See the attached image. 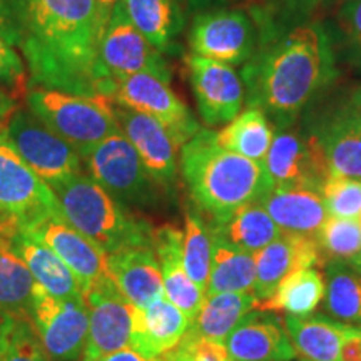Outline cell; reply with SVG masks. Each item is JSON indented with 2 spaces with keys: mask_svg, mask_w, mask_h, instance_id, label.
Returning <instances> with one entry per match:
<instances>
[{
  "mask_svg": "<svg viewBox=\"0 0 361 361\" xmlns=\"http://www.w3.org/2000/svg\"><path fill=\"white\" fill-rule=\"evenodd\" d=\"M13 322H16V318H12L11 314L0 311V361H2L4 355H6V350L8 345V335H11Z\"/></svg>",
  "mask_w": 361,
  "mask_h": 361,
  "instance_id": "7dc6e473",
  "label": "cell"
},
{
  "mask_svg": "<svg viewBox=\"0 0 361 361\" xmlns=\"http://www.w3.org/2000/svg\"><path fill=\"white\" fill-rule=\"evenodd\" d=\"M30 322L45 355L52 361H80L89 333L84 300H62L35 283Z\"/></svg>",
  "mask_w": 361,
  "mask_h": 361,
  "instance_id": "7c38bea8",
  "label": "cell"
},
{
  "mask_svg": "<svg viewBox=\"0 0 361 361\" xmlns=\"http://www.w3.org/2000/svg\"><path fill=\"white\" fill-rule=\"evenodd\" d=\"M324 308L338 322L361 326V269L346 261L324 264Z\"/></svg>",
  "mask_w": 361,
  "mask_h": 361,
  "instance_id": "836d02e7",
  "label": "cell"
},
{
  "mask_svg": "<svg viewBox=\"0 0 361 361\" xmlns=\"http://www.w3.org/2000/svg\"><path fill=\"white\" fill-rule=\"evenodd\" d=\"M22 0H0V35L16 47L17 17Z\"/></svg>",
  "mask_w": 361,
  "mask_h": 361,
  "instance_id": "7bdbcfd3",
  "label": "cell"
},
{
  "mask_svg": "<svg viewBox=\"0 0 361 361\" xmlns=\"http://www.w3.org/2000/svg\"><path fill=\"white\" fill-rule=\"evenodd\" d=\"M2 361H52L40 346L30 318H16Z\"/></svg>",
  "mask_w": 361,
  "mask_h": 361,
  "instance_id": "f35d334b",
  "label": "cell"
},
{
  "mask_svg": "<svg viewBox=\"0 0 361 361\" xmlns=\"http://www.w3.org/2000/svg\"><path fill=\"white\" fill-rule=\"evenodd\" d=\"M234 361H291L296 350L283 319L269 311L255 310L226 338Z\"/></svg>",
  "mask_w": 361,
  "mask_h": 361,
  "instance_id": "ffe728a7",
  "label": "cell"
},
{
  "mask_svg": "<svg viewBox=\"0 0 361 361\" xmlns=\"http://www.w3.org/2000/svg\"><path fill=\"white\" fill-rule=\"evenodd\" d=\"M161 360L162 361H178L174 358V355L171 353V351H168V353H164V355H161Z\"/></svg>",
  "mask_w": 361,
  "mask_h": 361,
  "instance_id": "816d5d0a",
  "label": "cell"
},
{
  "mask_svg": "<svg viewBox=\"0 0 361 361\" xmlns=\"http://www.w3.org/2000/svg\"><path fill=\"white\" fill-rule=\"evenodd\" d=\"M99 74L101 85L106 80L134 74H152L171 82V71L164 56L139 32L121 4L112 11L104 30L99 49Z\"/></svg>",
  "mask_w": 361,
  "mask_h": 361,
  "instance_id": "30bf717a",
  "label": "cell"
},
{
  "mask_svg": "<svg viewBox=\"0 0 361 361\" xmlns=\"http://www.w3.org/2000/svg\"><path fill=\"white\" fill-rule=\"evenodd\" d=\"M62 219L106 252L130 246H152L154 228L130 213L89 174L79 173L54 184Z\"/></svg>",
  "mask_w": 361,
  "mask_h": 361,
  "instance_id": "277c9868",
  "label": "cell"
},
{
  "mask_svg": "<svg viewBox=\"0 0 361 361\" xmlns=\"http://www.w3.org/2000/svg\"><path fill=\"white\" fill-rule=\"evenodd\" d=\"M271 184L281 188H311L322 191L331 173L322 147L305 129L274 130L264 159Z\"/></svg>",
  "mask_w": 361,
  "mask_h": 361,
  "instance_id": "9a60e30c",
  "label": "cell"
},
{
  "mask_svg": "<svg viewBox=\"0 0 361 361\" xmlns=\"http://www.w3.org/2000/svg\"><path fill=\"white\" fill-rule=\"evenodd\" d=\"M301 361H306V360H301Z\"/></svg>",
  "mask_w": 361,
  "mask_h": 361,
  "instance_id": "11a10c76",
  "label": "cell"
},
{
  "mask_svg": "<svg viewBox=\"0 0 361 361\" xmlns=\"http://www.w3.org/2000/svg\"><path fill=\"white\" fill-rule=\"evenodd\" d=\"M25 102L27 109L69 142L80 157L119 130L114 106L104 97L29 87Z\"/></svg>",
  "mask_w": 361,
  "mask_h": 361,
  "instance_id": "5b68a950",
  "label": "cell"
},
{
  "mask_svg": "<svg viewBox=\"0 0 361 361\" xmlns=\"http://www.w3.org/2000/svg\"><path fill=\"white\" fill-rule=\"evenodd\" d=\"M121 2H123V0H96L97 8H99V12H101L102 19L106 22L109 20L112 11H114V8L119 6Z\"/></svg>",
  "mask_w": 361,
  "mask_h": 361,
  "instance_id": "681fc988",
  "label": "cell"
},
{
  "mask_svg": "<svg viewBox=\"0 0 361 361\" xmlns=\"http://www.w3.org/2000/svg\"><path fill=\"white\" fill-rule=\"evenodd\" d=\"M213 256V233L204 216L197 209H188L184 214L183 263L184 269L201 290L206 291Z\"/></svg>",
  "mask_w": 361,
  "mask_h": 361,
  "instance_id": "e575fe53",
  "label": "cell"
},
{
  "mask_svg": "<svg viewBox=\"0 0 361 361\" xmlns=\"http://www.w3.org/2000/svg\"><path fill=\"white\" fill-rule=\"evenodd\" d=\"M274 7H278L281 13L286 16L293 24H300L310 17V13L319 6L322 0H269Z\"/></svg>",
  "mask_w": 361,
  "mask_h": 361,
  "instance_id": "b9f144b4",
  "label": "cell"
},
{
  "mask_svg": "<svg viewBox=\"0 0 361 361\" xmlns=\"http://www.w3.org/2000/svg\"><path fill=\"white\" fill-rule=\"evenodd\" d=\"M283 322L296 353L306 361H341V345L353 328V324L310 314H286Z\"/></svg>",
  "mask_w": 361,
  "mask_h": 361,
  "instance_id": "484cf974",
  "label": "cell"
},
{
  "mask_svg": "<svg viewBox=\"0 0 361 361\" xmlns=\"http://www.w3.org/2000/svg\"><path fill=\"white\" fill-rule=\"evenodd\" d=\"M188 69L202 123L209 128L226 126L239 116L245 104V84L233 66L191 54Z\"/></svg>",
  "mask_w": 361,
  "mask_h": 361,
  "instance_id": "2e32d148",
  "label": "cell"
},
{
  "mask_svg": "<svg viewBox=\"0 0 361 361\" xmlns=\"http://www.w3.org/2000/svg\"><path fill=\"white\" fill-rule=\"evenodd\" d=\"M258 298L250 293H219L206 296L189 329L209 340L224 343L239 322L258 308Z\"/></svg>",
  "mask_w": 361,
  "mask_h": 361,
  "instance_id": "4dcf8cb0",
  "label": "cell"
},
{
  "mask_svg": "<svg viewBox=\"0 0 361 361\" xmlns=\"http://www.w3.org/2000/svg\"><path fill=\"white\" fill-rule=\"evenodd\" d=\"M99 96L116 106L142 112L159 121L178 149L191 141L201 129L189 107L171 89L169 80L157 75L134 74L129 78L106 80L99 87Z\"/></svg>",
  "mask_w": 361,
  "mask_h": 361,
  "instance_id": "52a82bcc",
  "label": "cell"
},
{
  "mask_svg": "<svg viewBox=\"0 0 361 361\" xmlns=\"http://www.w3.org/2000/svg\"><path fill=\"white\" fill-rule=\"evenodd\" d=\"M17 109H19V107H17L16 99L8 96L6 90L0 87V134L4 133V129H6L8 119H11L12 114Z\"/></svg>",
  "mask_w": 361,
  "mask_h": 361,
  "instance_id": "f6af8a7d",
  "label": "cell"
},
{
  "mask_svg": "<svg viewBox=\"0 0 361 361\" xmlns=\"http://www.w3.org/2000/svg\"><path fill=\"white\" fill-rule=\"evenodd\" d=\"M255 259V296L258 301L266 300L293 271L326 264L314 236L288 231H283L273 243L256 252Z\"/></svg>",
  "mask_w": 361,
  "mask_h": 361,
  "instance_id": "d6986e66",
  "label": "cell"
},
{
  "mask_svg": "<svg viewBox=\"0 0 361 361\" xmlns=\"http://www.w3.org/2000/svg\"><path fill=\"white\" fill-rule=\"evenodd\" d=\"M0 211L19 221L22 228L47 216H61L52 188L39 178L0 135ZM62 218V216H61Z\"/></svg>",
  "mask_w": 361,
  "mask_h": 361,
  "instance_id": "5bb4252c",
  "label": "cell"
},
{
  "mask_svg": "<svg viewBox=\"0 0 361 361\" xmlns=\"http://www.w3.org/2000/svg\"><path fill=\"white\" fill-rule=\"evenodd\" d=\"M152 250L159 259L162 279H164V296L171 303L194 322L206 300V291L201 290L189 278L183 263V231L173 226L154 228L152 233Z\"/></svg>",
  "mask_w": 361,
  "mask_h": 361,
  "instance_id": "7402d4cb",
  "label": "cell"
},
{
  "mask_svg": "<svg viewBox=\"0 0 361 361\" xmlns=\"http://www.w3.org/2000/svg\"><path fill=\"white\" fill-rule=\"evenodd\" d=\"M358 223H360V226H361V214H360V218H358Z\"/></svg>",
  "mask_w": 361,
  "mask_h": 361,
  "instance_id": "db71d44e",
  "label": "cell"
},
{
  "mask_svg": "<svg viewBox=\"0 0 361 361\" xmlns=\"http://www.w3.org/2000/svg\"><path fill=\"white\" fill-rule=\"evenodd\" d=\"M207 224L216 236L251 255H256L283 233V229L271 219L258 201L243 206L221 223L207 221Z\"/></svg>",
  "mask_w": 361,
  "mask_h": 361,
  "instance_id": "f1b7e54d",
  "label": "cell"
},
{
  "mask_svg": "<svg viewBox=\"0 0 361 361\" xmlns=\"http://www.w3.org/2000/svg\"><path fill=\"white\" fill-rule=\"evenodd\" d=\"M333 42L340 45L343 57L361 71V0H345L336 12ZM331 34V37H335Z\"/></svg>",
  "mask_w": 361,
  "mask_h": 361,
  "instance_id": "74e56055",
  "label": "cell"
},
{
  "mask_svg": "<svg viewBox=\"0 0 361 361\" xmlns=\"http://www.w3.org/2000/svg\"><path fill=\"white\" fill-rule=\"evenodd\" d=\"M107 274L137 308L164 296V279L152 246H130L107 252Z\"/></svg>",
  "mask_w": 361,
  "mask_h": 361,
  "instance_id": "44dd1931",
  "label": "cell"
},
{
  "mask_svg": "<svg viewBox=\"0 0 361 361\" xmlns=\"http://www.w3.org/2000/svg\"><path fill=\"white\" fill-rule=\"evenodd\" d=\"M121 6L139 32L162 56L180 52L178 37L183 32L184 16L178 0H123Z\"/></svg>",
  "mask_w": 361,
  "mask_h": 361,
  "instance_id": "4316f807",
  "label": "cell"
},
{
  "mask_svg": "<svg viewBox=\"0 0 361 361\" xmlns=\"http://www.w3.org/2000/svg\"><path fill=\"white\" fill-rule=\"evenodd\" d=\"M355 266H356V268H361V259H360V261H358V263H356Z\"/></svg>",
  "mask_w": 361,
  "mask_h": 361,
  "instance_id": "f5cc1de1",
  "label": "cell"
},
{
  "mask_svg": "<svg viewBox=\"0 0 361 361\" xmlns=\"http://www.w3.org/2000/svg\"><path fill=\"white\" fill-rule=\"evenodd\" d=\"M341 361H361V326H353L341 345Z\"/></svg>",
  "mask_w": 361,
  "mask_h": 361,
  "instance_id": "ee69618b",
  "label": "cell"
},
{
  "mask_svg": "<svg viewBox=\"0 0 361 361\" xmlns=\"http://www.w3.org/2000/svg\"><path fill=\"white\" fill-rule=\"evenodd\" d=\"M326 281L316 268L296 269L281 279L276 290L259 301V311H284L288 314L308 316L324 300Z\"/></svg>",
  "mask_w": 361,
  "mask_h": 361,
  "instance_id": "f546056e",
  "label": "cell"
},
{
  "mask_svg": "<svg viewBox=\"0 0 361 361\" xmlns=\"http://www.w3.org/2000/svg\"><path fill=\"white\" fill-rule=\"evenodd\" d=\"M35 281L12 239H0V311L12 318H30Z\"/></svg>",
  "mask_w": 361,
  "mask_h": 361,
  "instance_id": "d6a6232c",
  "label": "cell"
},
{
  "mask_svg": "<svg viewBox=\"0 0 361 361\" xmlns=\"http://www.w3.org/2000/svg\"><path fill=\"white\" fill-rule=\"evenodd\" d=\"M255 256L213 234V256H211V273L206 296L219 295V293L255 295Z\"/></svg>",
  "mask_w": 361,
  "mask_h": 361,
  "instance_id": "83f0119b",
  "label": "cell"
},
{
  "mask_svg": "<svg viewBox=\"0 0 361 361\" xmlns=\"http://www.w3.org/2000/svg\"><path fill=\"white\" fill-rule=\"evenodd\" d=\"M106 25L96 0H22L16 49L24 56L30 87L97 96Z\"/></svg>",
  "mask_w": 361,
  "mask_h": 361,
  "instance_id": "7a4b0ae2",
  "label": "cell"
},
{
  "mask_svg": "<svg viewBox=\"0 0 361 361\" xmlns=\"http://www.w3.org/2000/svg\"><path fill=\"white\" fill-rule=\"evenodd\" d=\"M179 6H188L191 8H206L213 6H221L226 0H178Z\"/></svg>",
  "mask_w": 361,
  "mask_h": 361,
  "instance_id": "f907efd6",
  "label": "cell"
},
{
  "mask_svg": "<svg viewBox=\"0 0 361 361\" xmlns=\"http://www.w3.org/2000/svg\"><path fill=\"white\" fill-rule=\"evenodd\" d=\"M358 269H361V268H358Z\"/></svg>",
  "mask_w": 361,
  "mask_h": 361,
  "instance_id": "9f6ffc18",
  "label": "cell"
},
{
  "mask_svg": "<svg viewBox=\"0 0 361 361\" xmlns=\"http://www.w3.org/2000/svg\"><path fill=\"white\" fill-rule=\"evenodd\" d=\"M20 229L19 221L0 211V239H12Z\"/></svg>",
  "mask_w": 361,
  "mask_h": 361,
  "instance_id": "c3c4849f",
  "label": "cell"
},
{
  "mask_svg": "<svg viewBox=\"0 0 361 361\" xmlns=\"http://www.w3.org/2000/svg\"><path fill=\"white\" fill-rule=\"evenodd\" d=\"M22 231L39 239L49 250L56 252L78 276L84 290L107 276V252L72 228L61 216H47L37 223L22 228Z\"/></svg>",
  "mask_w": 361,
  "mask_h": 361,
  "instance_id": "ac0fdd59",
  "label": "cell"
},
{
  "mask_svg": "<svg viewBox=\"0 0 361 361\" xmlns=\"http://www.w3.org/2000/svg\"><path fill=\"white\" fill-rule=\"evenodd\" d=\"M0 135L49 186L82 173L79 152L29 109L13 112Z\"/></svg>",
  "mask_w": 361,
  "mask_h": 361,
  "instance_id": "9c48e42d",
  "label": "cell"
},
{
  "mask_svg": "<svg viewBox=\"0 0 361 361\" xmlns=\"http://www.w3.org/2000/svg\"><path fill=\"white\" fill-rule=\"evenodd\" d=\"M258 202L283 231L314 236L328 218L322 191L271 186Z\"/></svg>",
  "mask_w": 361,
  "mask_h": 361,
  "instance_id": "cb8c5ba5",
  "label": "cell"
},
{
  "mask_svg": "<svg viewBox=\"0 0 361 361\" xmlns=\"http://www.w3.org/2000/svg\"><path fill=\"white\" fill-rule=\"evenodd\" d=\"M303 129L322 147L329 173L361 180V85L306 119Z\"/></svg>",
  "mask_w": 361,
  "mask_h": 361,
  "instance_id": "ba28073f",
  "label": "cell"
},
{
  "mask_svg": "<svg viewBox=\"0 0 361 361\" xmlns=\"http://www.w3.org/2000/svg\"><path fill=\"white\" fill-rule=\"evenodd\" d=\"M259 42L258 25L241 8H221L197 13L189 29L194 56L229 66H245Z\"/></svg>",
  "mask_w": 361,
  "mask_h": 361,
  "instance_id": "4fadbf2b",
  "label": "cell"
},
{
  "mask_svg": "<svg viewBox=\"0 0 361 361\" xmlns=\"http://www.w3.org/2000/svg\"><path fill=\"white\" fill-rule=\"evenodd\" d=\"M273 137V124L255 107L239 112L224 129L216 133V141L221 147L256 162H264Z\"/></svg>",
  "mask_w": 361,
  "mask_h": 361,
  "instance_id": "1f68e13d",
  "label": "cell"
},
{
  "mask_svg": "<svg viewBox=\"0 0 361 361\" xmlns=\"http://www.w3.org/2000/svg\"><path fill=\"white\" fill-rule=\"evenodd\" d=\"M179 168L194 206L209 223L228 219L273 186L264 162L221 147L211 129H200L180 147Z\"/></svg>",
  "mask_w": 361,
  "mask_h": 361,
  "instance_id": "3957f363",
  "label": "cell"
},
{
  "mask_svg": "<svg viewBox=\"0 0 361 361\" xmlns=\"http://www.w3.org/2000/svg\"><path fill=\"white\" fill-rule=\"evenodd\" d=\"M161 361H162V360H161Z\"/></svg>",
  "mask_w": 361,
  "mask_h": 361,
  "instance_id": "6f0895ef",
  "label": "cell"
},
{
  "mask_svg": "<svg viewBox=\"0 0 361 361\" xmlns=\"http://www.w3.org/2000/svg\"><path fill=\"white\" fill-rule=\"evenodd\" d=\"M322 196L328 216L358 219L361 214V180L331 174L324 180Z\"/></svg>",
  "mask_w": 361,
  "mask_h": 361,
  "instance_id": "8d00e7d4",
  "label": "cell"
},
{
  "mask_svg": "<svg viewBox=\"0 0 361 361\" xmlns=\"http://www.w3.org/2000/svg\"><path fill=\"white\" fill-rule=\"evenodd\" d=\"M87 174L128 207L159 206L162 189L144 168L141 157L121 129L82 157Z\"/></svg>",
  "mask_w": 361,
  "mask_h": 361,
  "instance_id": "8992f818",
  "label": "cell"
},
{
  "mask_svg": "<svg viewBox=\"0 0 361 361\" xmlns=\"http://www.w3.org/2000/svg\"><path fill=\"white\" fill-rule=\"evenodd\" d=\"M99 361H161V356H157V358H147V356L137 353V351L133 348H124L116 351V353L104 356V358Z\"/></svg>",
  "mask_w": 361,
  "mask_h": 361,
  "instance_id": "bcb514c9",
  "label": "cell"
},
{
  "mask_svg": "<svg viewBox=\"0 0 361 361\" xmlns=\"http://www.w3.org/2000/svg\"><path fill=\"white\" fill-rule=\"evenodd\" d=\"M171 353L178 361H234L223 341L209 340L191 329Z\"/></svg>",
  "mask_w": 361,
  "mask_h": 361,
  "instance_id": "ab89813d",
  "label": "cell"
},
{
  "mask_svg": "<svg viewBox=\"0 0 361 361\" xmlns=\"http://www.w3.org/2000/svg\"><path fill=\"white\" fill-rule=\"evenodd\" d=\"M82 298L89 313V333L80 361H99L130 348L139 308L119 291L109 274L85 288Z\"/></svg>",
  "mask_w": 361,
  "mask_h": 361,
  "instance_id": "8fae6325",
  "label": "cell"
},
{
  "mask_svg": "<svg viewBox=\"0 0 361 361\" xmlns=\"http://www.w3.org/2000/svg\"><path fill=\"white\" fill-rule=\"evenodd\" d=\"M12 246L17 255L25 261L34 281L42 286L49 295L62 298V300H84V288L78 276L44 243L20 229L12 238Z\"/></svg>",
  "mask_w": 361,
  "mask_h": 361,
  "instance_id": "d4e9b609",
  "label": "cell"
},
{
  "mask_svg": "<svg viewBox=\"0 0 361 361\" xmlns=\"http://www.w3.org/2000/svg\"><path fill=\"white\" fill-rule=\"evenodd\" d=\"M324 261L340 259L356 264L361 259V226L358 219L328 216L322 228L314 233Z\"/></svg>",
  "mask_w": 361,
  "mask_h": 361,
  "instance_id": "d590c367",
  "label": "cell"
},
{
  "mask_svg": "<svg viewBox=\"0 0 361 361\" xmlns=\"http://www.w3.org/2000/svg\"><path fill=\"white\" fill-rule=\"evenodd\" d=\"M336 78L331 32L311 20L284 30L261 25L258 47L241 71L246 107L263 112L274 130L293 128Z\"/></svg>",
  "mask_w": 361,
  "mask_h": 361,
  "instance_id": "6da1fadb",
  "label": "cell"
},
{
  "mask_svg": "<svg viewBox=\"0 0 361 361\" xmlns=\"http://www.w3.org/2000/svg\"><path fill=\"white\" fill-rule=\"evenodd\" d=\"M189 328L188 316L168 298L161 296L146 308L137 310L130 348L147 358H157L176 348Z\"/></svg>",
  "mask_w": 361,
  "mask_h": 361,
  "instance_id": "603a6c76",
  "label": "cell"
},
{
  "mask_svg": "<svg viewBox=\"0 0 361 361\" xmlns=\"http://www.w3.org/2000/svg\"><path fill=\"white\" fill-rule=\"evenodd\" d=\"M114 106V114L128 141L133 144L144 168L162 191L173 194L178 183V146L159 121L142 112Z\"/></svg>",
  "mask_w": 361,
  "mask_h": 361,
  "instance_id": "e0dca14e",
  "label": "cell"
},
{
  "mask_svg": "<svg viewBox=\"0 0 361 361\" xmlns=\"http://www.w3.org/2000/svg\"><path fill=\"white\" fill-rule=\"evenodd\" d=\"M27 69L17 49L0 35V84L8 89H25Z\"/></svg>",
  "mask_w": 361,
  "mask_h": 361,
  "instance_id": "60d3db41",
  "label": "cell"
}]
</instances>
